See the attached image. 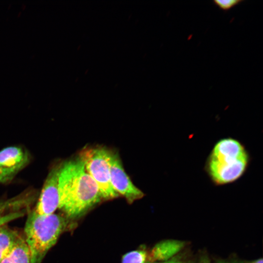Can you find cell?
Instances as JSON below:
<instances>
[{"instance_id": "6da1fadb", "label": "cell", "mask_w": 263, "mask_h": 263, "mask_svg": "<svg viewBox=\"0 0 263 263\" xmlns=\"http://www.w3.org/2000/svg\"><path fill=\"white\" fill-rule=\"evenodd\" d=\"M58 189V208L68 219L80 217L103 200L79 156L59 166Z\"/></svg>"}, {"instance_id": "7a4b0ae2", "label": "cell", "mask_w": 263, "mask_h": 263, "mask_svg": "<svg viewBox=\"0 0 263 263\" xmlns=\"http://www.w3.org/2000/svg\"><path fill=\"white\" fill-rule=\"evenodd\" d=\"M250 161L249 153L239 140L226 137L218 141L207 160L205 170L217 186L233 183L245 172Z\"/></svg>"}, {"instance_id": "3957f363", "label": "cell", "mask_w": 263, "mask_h": 263, "mask_svg": "<svg viewBox=\"0 0 263 263\" xmlns=\"http://www.w3.org/2000/svg\"><path fill=\"white\" fill-rule=\"evenodd\" d=\"M68 219L57 214L39 215L34 210L27 217L25 241L30 252L31 263H40L65 229Z\"/></svg>"}, {"instance_id": "277c9868", "label": "cell", "mask_w": 263, "mask_h": 263, "mask_svg": "<svg viewBox=\"0 0 263 263\" xmlns=\"http://www.w3.org/2000/svg\"><path fill=\"white\" fill-rule=\"evenodd\" d=\"M107 149L101 147L85 148L79 157L85 169L98 186L103 199L110 200L119 196L111 182L110 169L107 159Z\"/></svg>"}, {"instance_id": "5b68a950", "label": "cell", "mask_w": 263, "mask_h": 263, "mask_svg": "<svg viewBox=\"0 0 263 263\" xmlns=\"http://www.w3.org/2000/svg\"><path fill=\"white\" fill-rule=\"evenodd\" d=\"M111 182L115 190L123 196L129 203L142 198L143 192L136 188L125 172L117 152L107 150Z\"/></svg>"}, {"instance_id": "8992f818", "label": "cell", "mask_w": 263, "mask_h": 263, "mask_svg": "<svg viewBox=\"0 0 263 263\" xmlns=\"http://www.w3.org/2000/svg\"><path fill=\"white\" fill-rule=\"evenodd\" d=\"M29 161L28 153L21 148L9 147L0 151V182L12 179Z\"/></svg>"}, {"instance_id": "52a82bcc", "label": "cell", "mask_w": 263, "mask_h": 263, "mask_svg": "<svg viewBox=\"0 0 263 263\" xmlns=\"http://www.w3.org/2000/svg\"><path fill=\"white\" fill-rule=\"evenodd\" d=\"M59 166L54 168L49 173L44 184L38 202L34 210L39 215L54 213L58 208V181Z\"/></svg>"}, {"instance_id": "ba28073f", "label": "cell", "mask_w": 263, "mask_h": 263, "mask_svg": "<svg viewBox=\"0 0 263 263\" xmlns=\"http://www.w3.org/2000/svg\"><path fill=\"white\" fill-rule=\"evenodd\" d=\"M185 242L176 240H167L157 243L148 255V262H164L176 256L185 246Z\"/></svg>"}, {"instance_id": "9c48e42d", "label": "cell", "mask_w": 263, "mask_h": 263, "mask_svg": "<svg viewBox=\"0 0 263 263\" xmlns=\"http://www.w3.org/2000/svg\"><path fill=\"white\" fill-rule=\"evenodd\" d=\"M26 204V200L23 196L0 200V226L24 214L19 209Z\"/></svg>"}, {"instance_id": "30bf717a", "label": "cell", "mask_w": 263, "mask_h": 263, "mask_svg": "<svg viewBox=\"0 0 263 263\" xmlns=\"http://www.w3.org/2000/svg\"><path fill=\"white\" fill-rule=\"evenodd\" d=\"M0 263H31L30 252L25 239L20 237Z\"/></svg>"}, {"instance_id": "8fae6325", "label": "cell", "mask_w": 263, "mask_h": 263, "mask_svg": "<svg viewBox=\"0 0 263 263\" xmlns=\"http://www.w3.org/2000/svg\"><path fill=\"white\" fill-rule=\"evenodd\" d=\"M21 237L5 225L0 226V262L11 251Z\"/></svg>"}, {"instance_id": "7c38bea8", "label": "cell", "mask_w": 263, "mask_h": 263, "mask_svg": "<svg viewBox=\"0 0 263 263\" xmlns=\"http://www.w3.org/2000/svg\"><path fill=\"white\" fill-rule=\"evenodd\" d=\"M147 252L143 249L130 251L122 257L121 263H146Z\"/></svg>"}, {"instance_id": "4fadbf2b", "label": "cell", "mask_w": 263, "mask_h": 263, "mask_svg": "<svg viewBox=\"0 0 263 263\" xmlns=\"http://www.w3.org/2000/svg\"><path fill=\"white\" fill-rule=\"evenodd\" d=\"M243 1V0H214L213 3L220 9L226 11Z\"/></svg>"}, {"instance_id": "5bb4252c", "label": "cell", "mask_w": 263, "mask_h": 263, "mask_svg": "<svg viewBox=\"0 0 263 263\" xmlns=\"http://www.w3.org/2000/svg\"><path fill=\"white\" fill-rule=\"evenodd\" d=\"M158 263H187L181 257L177 256V255L172 258L171 259L164 262H162Z\"/></svg>"}, {"instance_id": "9a60e30c", "label": "cell", "mask_w": 263, "mask_h": 263, "mask_svg": "<svg viewBox=\"0 0 263 263\" xmlns=\"http://www.w3.org/2000/svg\"><path fill=\"white\" fill-rule=\"evenodd\" d=\"M199 263H210L207 258H203L200 261Z\"/></svg>"}, {"instance_id": "2e32d148", "label": "cell", "mask_w": 263, "mask_h": 263, "mask_svg": "<svg viewBox=\"0 0 263 263\" xmlns=\"http://www.w3.org/2000/svg\"><path fill=\"white\" fill-rule=\"evenodd\" d=\"M263 263V259H259L257 260H255L253 261L252 263Z\"/></svg>"}, {"instance_id": "e0dca14e", "label": "cell", "mask_w": 263, "mask_h": 263, "mask_svg": "<svg viewBox=\"0 0 263 263\" xmlns=\"http://www.w3.org/2000/svg\"><path fill=\"white\" fill-rule=\"evenodd\" d=\"M218 263H228V262H219Z\"/></svg>"}]
</instances>
